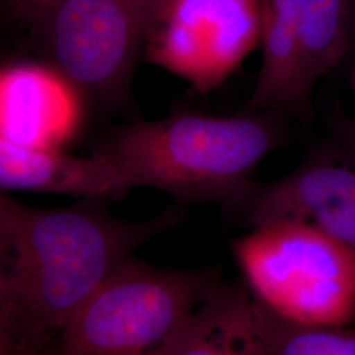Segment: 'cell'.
I'll return each instance as SVG.
<instances>
[{
	"instance_id": "obj_16",
	"label": "cell",
	"mask_w": 355,
	"mask_h": 355,
	"mask_svg": "<svg viewBox=\"0 0 355 355\" xmlns=\"http://www.w3.org/2000/svg\"><path fill=\"white\" fill-rule=\"evenodd\" d=\"M355 42V0H352V46Z\"/></svg>"
},
{
	"instance_id": "obj_3",
	"label": "cell",
	"mask_w": 355,
	"mask_h": 355,
	"mask_svg": "<svg viewBox=\"0 0 355 355\" xmlns=\"http://www.w3.org/2000/svg\"><path fill=\"white\" fill-rule=\"evenodd\" d=\"M221 283L216 270L154 266L133 257L76 311L46 355H164Z\"/></svg>"
},
{
	"instance_id": "obj_4",
	"label": "cell",
	"mask_w": 355,
	"mask_h": 355,
	"mask_svg": "<svg viewBox=\"0 0 355 355\" xmlns=\"http://www.w3.org/2000/svg\"><path fill=\"white\" fill-rule=\"evenodd\" d=\"M243 284L280 318L308 327L355 322V255L302 220L259 225L232 243Z\"/></svg>"
},
{
	"instance_id": "obj_10",
	"label": "cell",
	"mask_w": 355,
	"mask_h": 355,
	"mask_svg": "<svg viewBox=\"0 0 355 355\" xmlns=\"http://www.w3.org/2000/svg\"><path fill=\"white\" fill-rule=\"evenodd\" d=\"M67 86L49 67L15 66L1 76V139L19 145L53 148L69 125Z\"/></svg>"
},
{
	"instance_id": "obj_17",
	"label": "cell",
	"mask_w": 355,
	"mask_h": 355,
	"mask_svg": "<svg viewBox=\"0 0 355 355\" xmlns=\"http://www.w3.org/2000/svg\"><path fill=\"white\" fill-rule=\"evenodd\" d=\"M354 89H355V73H354Z\"/></svg>"
},
{
	"instance_id": "obj_2",
	"label": "cell",
	"mask_w": 355,
	"mask_h": 355,
	"mask_svg": "<svg viewBox=\"0 0 355 355\" xmlns=\"http://www.w3.org/2000/svg\"><path fill=\"white\" fill-rule=\"evenodd\" d=\"M268 114L216 117L179 112L119 127L95 154L128 186L165 191L179 202H225L279 142Z\"/></svg>"
},
{
	"instance_id": "obj_9",
	"label": "cell",
	"mask_w": 355,
	"mask_h": 355,
	"mask_svg": "<svg viewBox=\"0 0 355 355\" xmlns=\"http://www.w3.org/2000/svg\"><path fill=\"white\" fill-rule=\"evenodd\" d=\"M302 0H262V64L245 114L309 111L308 87L300 51Z\"/></svg>"
},
{
	"instance_id": "obj_1",
	"label": "cell",
	"mask_w": 355,
	"mask_h": 355,
	"mask_svg": "<svg viewBox=\"0 0 355 355\" xmlns=\"http://www.w3.org/2000/svg\"><path fill=\"white\" fill-rule=\"evenodd\" d=\"M104 200L36 208L0 195V355H46L70 318L144 242L184 216L112 215Z\"/></svg>"
},
{
	"instance_id": "obj_15",
	"label": "cell",
	"mask_w": 355,
	"mask_h": 355,
	"mask_svg": "<svg viewBox=\"0 0 355 355\" xmlns=\"http://www.w3.org/2000/svg\"><path fill=\"white\" fill-rule=\"evenodd\" d=\"M23 3H24V0H6V4H7V7L12 11L13 15L16 16V13L19 12V10H20V7L23 6Z\"/></svg>"
},
{
	"instance_id": "obj_12",
	"label": "cell",
	"mask_w": 355,
	"mask_h": 355,
	"mask_svg": "<svg viewBox=\"0 0 355 355\" xmlns=\"http://www.w3.org/2000/svg\"><path fill=\"white\" fill-rule=\"evenodd\" d=\"M243 290L223 282L179 327L164 355H248L240 331Z\"/></svg>"
},
{
	"instance_id": "obj_5",
	"label": "cell",
	"mask_w": 355,
	"mask_h": 355,
	"mask_svg": "<svg viewBox=\"0 0 355 355\" xmlns=\"http://www.w3.org/2000/svg\"><path fill=\"white\" fill-rule=\"evenodd\" d=\"M161 0H54L29 24L45 66L76 98L123 101Z\"/></svg>"
},
{
	"instance_id": "obj_14",
	"label": "cell",
	"mask_w": 355,
	"mask_h": 355,
	"mask_svg": "<svg viewBox=\"0 0 355 355\" xmlns=\"http://www.w3.org/2000/svg\"><path fill=\"white\" fill-rule=\"evenodd\" d=\"M54 0H24L19 12L16 13V19H20L31 24L38 15L44 12Z\"/></svg>"
},
{
	"instance_id": "obj_11",
	"label": "cell",
	"mask_w": 355,
	"mask_h": 355,
	"mask_svg": "<svg viewBox=\"0 0 355 355\" xmlns=\"http://www.w3.org/2000/svg\"><path fill=\"white\" fill-rule=\"evenodd\" d=\"M240 331L248 355H355V325L308 327L280 318L246 291Z\"/></svg>"
},
{
	"instance_id": "obj_13",
	"label": "cell",
	"mask_w": 355,
	"mask_h": 355,
	"mask_svg": "<svg viewBox=\"0 0 355 355\" xmlns=\"http://www.w3.org/2000/svg\"><path fill=\"white\" fill-rule=\"evenodd\" d=\"M299 37L305 80L313 89L352 48V0H302Z\"/></svg>"
},
{
	"instance_id": "obj_7",
	"label": "cell",
	"mask_w": 355,
	"mask_h": 355,
	"mask_svg": "<svg viewBox=\"0 0 355 355\" xmlns=\"http://www.w3.org/2000/svg\"><path fill=\"white\" fill-rule=\"evenodd\" d=\"M224 208L229 218L250 229L280 220L306 221L355 255V165L309 159L279 179L250 180Z\"/></svg>"
},
{
	"instance_id": "obj_6",
	"label": "cell",
	"mask_w": 355,
	"mask_h": 355,
	"mask_svg": "<svg viewBox=\"0 0 355 355\" xmlns=\"http://www.w3.org/2000/svg\"><path fill=\"white\" fill-rule=\"evenodd\" d=\"M261 31L262 0H161L144 61L207 94L261 45Z\"/></svg>"
},
{
	"instance_id": "obj_8",
	"label": "cell",
	"mask_w": 355,
	"mask_h": 355,
	"mask_svg": "<svg viewBox=\"0 0 355 355\" xmlns=\"http://www.w3.org/2000/svg\"><path fill=\"white\" fill-rule=\"evenodd\" d=\"M0 189L33 191L114 202L130 190L125 179L101 155L78 157L55 148L0 140Z\"/></svg>"
}]
</instances>
